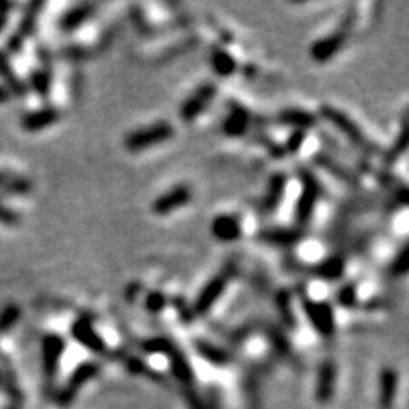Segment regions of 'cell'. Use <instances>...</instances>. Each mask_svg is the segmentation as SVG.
<instances>
[{
	"instance_id": "8",
	"label": "cell",
	"mask_w": 409,
	"mask_h": 409,
	"mask_svg": "<svg viewBox=\"0 0 409 409\" xmlns=\"http://www.w3.org/2000/svg\"><path fill=\"white\" fill-rule=\"evenodd\" d=\"M98 372H99L98 363L87 362V363L79 365V367L73 370L71 378H68L67 385H65L63 389L60 390L58 398H56L58 404H62V406H67V404H71L73 401V398L77 395V393H79L81 387L84 385L86 382H89L90 378L98 376Z\"/></svg>"
},
{
	"instance_id": "25",
	"label": "cell",
	"mask_w": 409,
	"mask_h": 409,
	"mask_svg": "<svg viewBox=\"0 0 409 409\" xmlns=\"http://www.w3.org/2000/svg\"><path fill=\"white\" fill-rule=\"evenodd\" d=\"M195 346H197V351L203 356L204 360H208V362H212L215 365H225L230 360L227 351L222 350V348H219L217 345H213V343L198 339V341L195 343Z\"/></svg>"
},
{
	"instance_id": "21",
	"label": "cell",
	"mask_w": 409,
	"mask_h": 409,
	"mask_svg": "<svg viewBox=\"0 0 409 409\" xmlns=\"http://www.w3.org/2000/svg\"><path fill=\"white\" fill-rule=\"evenodd\" d=\"M316 160H317V164L324 169V171H328L329 174H333V176H336L339 181L346 182V185H350V186L358 185V177H356L350 169L345 167V165L339 164L338 160L329 157V155H317Z\"/></svg>"
},
{
	"instance_id": "28",
	"label": "cell",
	"mask_w": 409,
	"mask_h": 409,
	"mask_svg": "<svg viewBox=\"0 0 409 409\" xmlns=\"http://www.w3.org/2000/svg\"><path fill=\"white\" fill-rule=\"evenodd\" d=\"M21 314V307L17 304H7L6 307L0 311V333H9L14 326L19 323Z\"/></svg>"
},
{
	"instance_id": "32",
	"label": "cell",
	"mask_w": 409,
	"mask_h": 409,
	"mask_svg": "<svg viewBox=\"0 0 409 409\" xmlns=\"http://www.w3.org/2000/svg\"><path fill=\"white\" fill-rule=\"evenodd\" d=\"M406 271H408V247L403 246L399 254L394 258L393 264H390V273H393L394 276H403L406 275Z\"/></svg>"
},
{
	"instance_id": "16",
	"label": "cell",
	"mask_w": 409,
	"mask_h": 409,
	"mask_svg": "<svg viewBox=\"0 0 409 409\" xmlns=\"http://www.w3.org/2000/svg\"><path fill=\"white\" fill-rule=\"evenodd\" d=\"M249 128V113L244 106H239V104H232L230 108L227 118L224 120V132L229 137L237 138L242 137Z\"/></svg>"
},
{
	"instance_id": "38",
	"label": "cell",
	"mask_w": 409,
	"mask_h": 409,
	"mask_svg": "<svg viewBox=\"0 0 409 409\" xmlns=\"http://www.w3.org/2000/svg\"><path fill=\"white\" fill-rule=\"evenodd\" d=\"M9 99H12V94H11V90H9L6 86H0V104L7 103Z\"/></svg>"
},
{
	"instance_id": "33",
	"label": "cell",
	"mask_w": 409,
	"mask_h": 409,
	"mask_svg": "<svg viewBox=\"0 0 409 409\" xmlns=\"http://www.w3.org/2000/svg\"><path fill=\"white\" fill-rule=\"evenodd\" d=\"M338 304L343 307H353L356 302V290L353 285H345L338 290L336 294Z\"/></svg>"
},
{
	"instance_id": "35",
	"label": "cell",
	"mask_w": 409,
	"mask_h": 409,
	"mask_svg": "<svg viewBox=\"0 0 409 409\" xmlns=\"http://www.w3.org/2000/svg\"><path fill=\"white\" fill-rule=\"evenodd\" d=\"M0 224L7 225V227H16V225L21 224V215L0 203Z\"/></svg>"
},
{
	"instance_id": "31",
	"label": "cell",
	"mask_w": 409,
	"mask_h": 409,
	"mask_svg": "<svg viewBox=\"0 0 409 409\" xmlns=\"http://www.w3.org/2000/svg\"><path fill=\"white\" fill-rule=\"evenodd\" d=\"M406 147H408L406 123H403V130H401V133H399V137H398V143H394V145L390 147L389 154H387V160H389V162H393V160L401 157V155L404 154V150H406Z\"/></svg>"
},
{
	"instance_id": "5",
	"label": "cell",
	"mask_w": 409,
	"mask_h": 409,
	"mask_svg": "<svg viewBox=\"0 0 409 409\" xmlns=\"http://www.w3.org/2000/svg\"><path fill=\"white\" fill-rule=\"evenodd\" d=\"M304 312H306L309 323L312 324L317 333L323 336H331L336 328V319H334L333 307L328 302H317L309 297H302Z\"/></svg>"
},
{
	"instance_id": "36",
	"label": "cell",
	"mask_w": 409,
	"mask_h": 409,
	"mask_svg": "<svg viewBox=\"0 0 409 409\" xmlns=\"http://www.w3.org/2000/svg\"><path fill=\"white\" fill-rule=\"evenodd\" d=\"M147 309H149L150 312H160L164 309L165 306V297L160 291H152V294H149V297H147Z\"/></svg>"
},
{
	"instance_id": "15",
	"label": "cell",
	"mask_w": 409,
	"mask_h": 409,
	"mask_svg": "<svg viewBox=\"0 0 409 409\" xmlns=\"http://www.w3.org/2000/svg\"><path fill=\"white\" fill-rule=\"evenodd\" d=\"M285 191H286V176L284 172L273 174L271 180H269L266 195H264V198H263V204H261L263 212L264 213L275 212L276 208L280 207L281 200H284V197H285Z\"/></svg>"
},
{
	"instance_id": "17",
	"label": "cell",
	"mask_w": 409,
	"mask_h": 409,
	"mask_svg": "<svg viewBox=\"0 0 409 409\" xmlns=\"http://www.w3.org/2000/svg\"><path fill=\"white\" fill-rule=\"evenodd\" d=\"M261 241L271 246H294L302 239V230L299 229H286V227H273L261 230Z\"/></svg>"
},
{
	"instance_id": "29",
	"label": "cell",
	"mask_w": 409,
	"mask_h": 409,
	"mask_svg": "<svg viewBox=\"0 0 409 409\" xmlns=\"http://www.w3.org/2000/svg\"><path fill=\"white\" fill-rule=\"evenodd\" d=\"M29 84H31V89L36 93L40 98L45 99L48 94H50V89H51V76L50 72L46 71V68H40V71H34L31 73V81H29Z\"/></svg>"
},
{
	"instance_id": "39",
	"label": "cell",
	"mask_w": 409,
	"mask_h": 409,
	"mask_svg": "<svg viewBox=\"0 0 409 409\" xmlns=\"http://www.w3.org/2000/svg\"><path fill=\"white\" fill-rule=\"evenodd\" d=\"M0 384H2V373H0Z\"/></svg>"
},
{
	"instance_id": "9",
	"label": "cell",
	"mask_w": 409,
	"mask_h": 409,
	"mask_svg": "<svg viewBox=\"0 0 409 409\" xmlns=\"http://www.w3.org/2000/svg\"><path fill=\"white\" fill-rule=\"evenodd\" d=\"M65 351V341L58 334H46L41 341L43 353V372L48 378H53L58 370L60 360Z\"/></svg>"
},
{
	"instance_id": "11",
	"label": "cell",
	"mask_w": 409,
	"mask_h": 409,
	"mask_svg": "<svg viewBox=\"0 0 409 409\" xmlns=\"http://www.w3.org/2000/svg\"><path fill=\"white\" fill-rule=\"evenodd\" d=\"M72 336L77 339V343H81L87 350L95 351V353H103V351L106 350L104 339L99 336L98 331L94 329L93 321L87 316H81L79 319L72 324Z\"/></svg>"
},
{
	"instance_id": "13",
	"label": "cell",
	"mask_w": 409,
	"mask_h": 409,
	"mask_svg": "<svg viewBox=\"0 0 409 409\" xmlns=\"http://www.w3.org/2000/svg\"><path fill=\"white\" fill-rule=\"evenodd\" d=\"M212 234L222 242H232L242 236V225L237 217L219 215L212 222Z\"/></svg>"
},
{
	"instance_id": "2",
	"label": "cell",
	"mask_w": 409,
	"mask_h": 409,
	"mask_svg": "<svg viewBox=\"0 0 409 409\" xmlns=\"http://www.w3.org/2000/svg\"><path fill=\"white\" fill-rule=\"evenodd\" d=\"M321 116H323L324 120H328L339 133L345 135L348 140L353 143V145L358 147V149H362L363 152H368V154H373V152H376V145H373V143L365 137L362 130H360V126L356 125L355 121L346 115V113L339 111L333 106H323L321 108Z\"/></svg>"
},
{
	"instance_id": "10",
	"label": "cell",
	"mask_w": 409,
	"mask_h": 409,
	"mask_svg": "<svg viewBox=\"0 0 409 409\" xmlns=\"http://www.w3.org/2000/svg\"><path fill=\"white\" fill-rule=\"evenodd\" d=\"M191 197H193V193H191L188 186L180 185L176 186V188L169 190L167 193L160 195L154 202V204H152V212H154L155 215H169V213L180 210L185 204H188Z\"/></svg>"
},
{
	"instance_id": "1",
	"label": "cell",
	"mask_w": 409,
	"mask_h": 409,
	"mask_svg": "<svg viewBox=\"0 0 409 409\" xmlns=\"http://www.w3.org/2000/svg\"><path fill=\"white\" fill-rule=\"evenodd\" d=\"M299 176L300 182H302V193H300L297 204H295V222L300 227H306L312 220L317 202L321 198V185L309 169H300Z\"/></svg>"
},
{
	"instance_id": "26",
	"label": "cell",
	"mask_w": 409,
	"mask_h": 409,
	"mask_svg": "<svg viewBox=\"0 0 409 409\" xmlns=\"http://www.w3.org/2000/svg\"><path fill=\"white\" fill-rule=\"evenodd\" d=\"M212 67L219 76L229 77L236 72L237 63L234 60V56L227 53L225 50H215L212 55Z\"/></svg>"
},
{
	"instance_id": "34",
	"label": "cell",
	"mask_w": 409,
	"mask_h": 409,
	"mask_svg": "<svg viewBox=\"0 0 409 409\" xmlns=\"http://www.w3.org/2000/svg\"><path fill=\"white\" fill-rule=\"evenodd\" d=\"M304 142H306V132H302V130H294L289 137V140L285 143V152H289V154H297L300 147L304 145Z\"/></svg>"
},
{
	"instance_id": "12",
	"label": "cell",
	"mask_w": 409,
	"mask_h": 409,
	"mask_svg": "<svg viewBox=\"0 0 409 409\" xmlns=\"http://www.w3.org/2000/svg\"><path fill=\"white\" fill-rule=\"evenodd\" d=\"M60 116H62L60 115V110L53 106L29 111L21 118V128H23L24 132H41V130H46L55 123H58Z\"/></svg>"
},
{
	"instance_id": "7",
	"label": "cell",
	"mask_w": 409,
	"mask_h": 409,
	"mask_svg": "<svg viewBox=\"0 0 409 409\" xmlns=\"http://www.w3.org/2000/svg\"><path fill=\"white\" fill-rule=\"evenodd\" d=\"M217 95V86L213 82H204L195 90L193 94L182 103L181 106V118L185 121H193L197 120L202 113L210 106L213 98Z\"/></svg>"
},
{
	"instance_id": "24",
	"label": "cell",
	"mask_w": 409,
	"mask_h": 409,
	"mask_svg": "<svg viewBox=\"0 0 409 409\" xmlns=\"http://www.w3.org/2000/svg\"><path fill=\"white\" fill-rule=\"evenodd\" d=\"M343 271H345V259L341 256H331L316 268V275L324 280H338L341 278Z\"/></svg>"
},
{
	"instance_id": "14",
	"label": "cell",
	"mask_w": 409,
	"mask_h": 409,
	"mask_svg": "<svg viewBox=\"0 0 409 409\" xmlns=\"http://www.w3.org/2000/svg\"><path fill=\"white\" fill-rule=\"evenodd\" d=\"M398 372L393 368H384L378 377V408L390 409L398 393Z\"/></svg>"
},
{
	"instance_id": "19",
	"label": "cell",
	"mask_w": 409,
	"mask_h": 409,
	"mask_svg": "<svg viewBox=\"0 0 409 409\" xmlns=\"http://www.w3.org/2000/svg\"><path fill=\"white\" fill-rule=\"evenodd\" d=\"M334 382H336V365L328 360L319 370V382H317L316 395L321 403L331 401L334 394Z\"/></svg>"
},
{
	"instance_id": "18",
	"label": "cell",
	"mask_w": 409,
	"mask_h": 409,
	"mask_svg": "<svg viewBox=\"0 0 409 409\" xmlns=\"http://www.w3.org/2000/svg\"><path fill=\"white\" fill-rule=\"evenodd\" d=\"M94 12L93 4H79V6L68 9L67 12L60 19V29L63 33H72L76 29H79L82 24L89 19L90 14Z\"/></svg>"
},
{
	"instance_id": "4",
	"label": "cell",
	"mask_w": 409,
	"mask_h": 409,
	"mask_svg": "<svg viewBox=\"0 0 409 409\" xmlns=\"http://www.w3.org/2000/svg\"><path fill=\"white\" fill-rule=\"evenodd\" d=\"M351 23H353V14L346 16V19L343 21V24L339 26L336 31L331 33L329 36L323 38V40L314 43L311 48L312 60H316V62H319V63H324L333 58V56L336 55L343 46H345V43L348 40V33H350V28H351Z\"/></svg>"
},
{
	"instance_id": "37",
	"label": "cell",
	"mask_w": 409,
	"mask_h": 409,
	"mask_svg": "<svg viewBox=\"0 0 409 409\" xmlns=\"http://www.w3.org/2000/svg\"><path fill=\"white\" fill-rule=\"evenodd\" d=\"M12 9H14V4L0 2V33H2L4 28H6V26H7L9 14H11Z\"/></svg>"
},
{
	"instance_id": "6",
	"label": "cell",
	"mask_w": 409,
	"mask_h": 409,
	"mask_svg": "<svg viewBox=\"0 0 409 409\" xmlns=\"http://www.w3.org/2000/svg\"><path fill=\"white\" fill-rule=\"evenodd\" d=\"M232 269H227V271H222L219 275H215L208 281L207 285L203 286L202 291L198 294L197 302H195V312L200 316L207 314V312L212 311V307L219 302L222 295L227 290L230 278H232Z\"/></svg>"
},
{
	"instance_id": "3",
	"label": "cell",
	"mask_w": 409,
	"mask_h": 409,
	"mask_svg": "<svg viewBox=\"0 0 409 409\" xmlns=\"http://www.w3.org/2000/svg\"><path fill=\"white\" fill-rule=\"evenodd\" d=\"M174 128L169 121H157V123L145 126V128L135 130L125 138V147L130 152H142L157 143L171 140Z\"/></svg>"
},
{
	"instance_id": "20",
	"label": "cell",
	"mask_w": 409,
	"mask_h": 409,
	"mask_svg": "<svg viewBox=\"0 0 409 409\" xmlns=\"http://www.w3.org/2000/svg\"><path fill=\"white\" fill-rule=\"evenodd\" d=\"M278 121L285 126H291L294 130H306L316 126L317 118L312 113H309L306 110H297V108H291V110H284L278 115Z\"/></svg>"
},
{
	"instance_id": "30",
	"label": "cell",
	"mask_w": 409,
	"mask_h": 409,
	"mask_svg": "<svg viewBox=\"0 0 409 409\" xmlns=\"http://www.w3.org/2000/svg\"><path fill=\"white\" fill-rule=\"evenodd\" d=\"M278 309H280L281 319L285 321L286 326H295V317H294V309H291V299L286 291H281L276 299Z\"/></svg>"
},
{
	"instance_id": "23",
	"label": "cell",
	"mask_w": 409,
	"mask_h": 409,
	"mask_svg": "<svg viewBox=\"0 0 409 409\" xmlns=\"http://www.w3.org/2000/svg\"><path fill=\"white\" fill-rule=\"evenodd\" d=\"M43 7H45V4L43 2H31L26 6L23 19H21L19 23V31H17L21 38H26L29 36V34H33L38 23V16H40Z\"/></svg>"
},
{
	"instance_id": "27",
	"label": "cell",
	"mask_w": 409,
	"mask_h": 409,
	"mask_svg": "<svg viewBox=\"0 0 409 409\" xmlns=\"http://www.w3.org/2000/svg\"><path fill=\"white\" fill-rule=\"evenodd\" d=\"M167 356H169V360H171V368H172L174 376L180 378L181 382L188 384L191 378H193V372H191L190 365L185 360V356H182L180 351H176V348H172Z\"/></svg>"
},
{
	"instance_id": "22",
	"label": "cell",
	"mask_w": 409,
	"mask_h": 409,
	"mask_svg": "<svg viewBox=\"0 0 409 409\" xmlns=\"http://www.w3.org/2000/svg\"><path fill=\"white\" fill-rule=\"evenodd\" d=\"M0 77L6 81V84H7L6 87L11 90L12 95H19V98H23V95L26 94V84L16 76L14 71H12L7 55L4 53V51H0Z\"/></svg>"
}]
</instances>
